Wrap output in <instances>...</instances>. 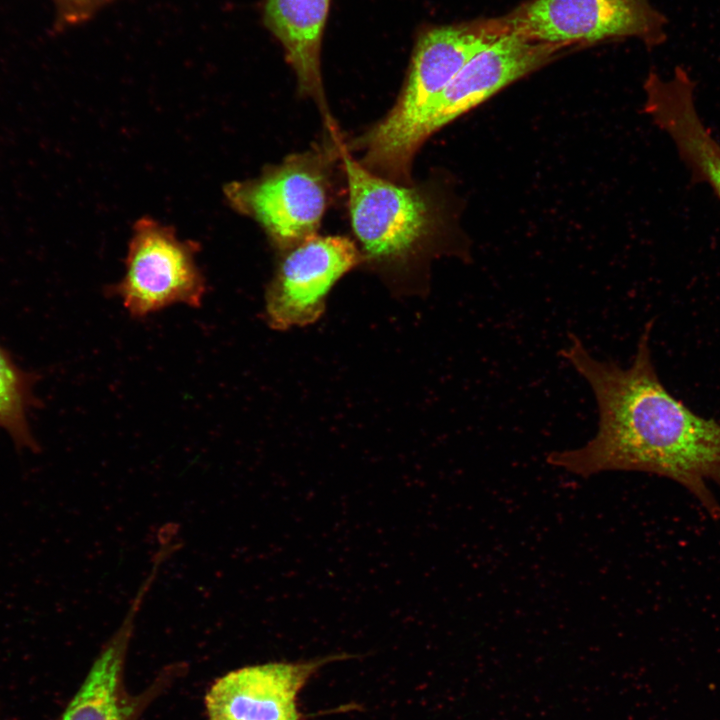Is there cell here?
Masks as SVG:
<instances>
[{"instance_id": "obj_1", "label": "cell", "mask_w": 720, "mask_h": 720, "mask_svg": "<svg viewBox=\"0 0 720 720\" xmlns=\"http://www.w3.org/2000/svg\"><path fill=\"white\" fill-rule=\"evenodd\" d=\"M653 322L645 324L627 367L596 358L569 334L560 354L594 395L597 431L585 445L553 451L547 461L583 477L613 470L667 477L717 520L720 504L707 481L720 486V422L698 415L663 385L651 353Z\"/></svg>"}, {"instance_id": "obj_9", "label": "cell", "mask_w": 720, "mask_h": 720, "mask_svg": "<svg viewBox=\"0 0 720 720\" xmlns=\"http://www.w3.org/2000/svg\"><path fill=\"white\" fill-rule=\"evenodd\" d=\"M336 654L299 662H270L228 672L209 688V720H302L297 697L325 664L346 659Z\"/></svg>"}, {"instance_id": "obj_4", "label": "cell", "mask_w": 720, "mask_h": 720, "mask_svg": "<svg viewBox=\"0 0 720 720\" xmlns=\"http://www.w3.org/2000/svg\"><path fill=\"white\" fill-rule=\"evenodd\" d=\"M483 21L497 38L513 35L576 50L629 38L655 48L667 40L668 23L650 0H526Z\"/></svg>"}, {"instance_id": "obj_3", "label": "cell", "mask_w": 720, "mask_h": 720, "mask_svg": "<svg viewBox=\"0 0 720 720\" xmlns=\"http://www.w3.org/2000/svg\"><path fill=\"white\" fill-rule=\"evenodd\" d=\"M498 38L482 18L419 33L400 95L384 118L355 139L360 163L371 172L409 184L416 152L424 143L422 130L438 96L479 50Z\"/></svg>"}, {"instance_id": "obj_8", "label": "cell", "mask_w": 720, "mask_h": 720, "mask_svg": "<svg viewBox=\"0 0 720 720\" xmlns=\"http://www.w3.org/2000/svg\"><path fill=\"white\" fill-rule=\"evenodd\" d=\"M573 51L576 49L513 35L492 41L464 64L438 96L423 126L424 142L501 89Z\"/></svg>"}, {"instance_id": "obj_7", "label": "cell", "mask_w": 720, "mask_h": 720, "mask_svg": "<svg viewBox=\"0 0 720 720\" xmlns=\"http://www.w3.org/2000/svg\"><path fill=\"white\" fill-rule=\"evenodd\" d=\"M360 264L359 247L339 235H315L282 252L265 291L266 322L278 331L314 324L334 286Z\"/></svg>"}, {"instance_id": "obj_12", "label": "cell", "mask_w": 720, "mask_h": 720, "mask_svg": "<svg viewBox=\"0 0 720 720\" xmlns=\"http://www.w3.org/2000/svg\"><path fill=\"white\" fill-rule=\"evenodd\" d=\"M330 0H263V23L283 47L298 91L318 105L334 129L321 75V44Z\"/></svg>"}, {"instance_id": "obj_14", "label": "cell", "mask_w": 720, "mask_h": 720, "mask_svg": "<svg viewBox=\"0 0 720 720\" xmlns=\"http://www.w3.org/2000/svg\"><path fill=\"white\" fill-rule=\"evenodd\" d=\"M116 0H52L55 8L53 31L61 32L90 21Z\"/></svg>"}, {"instance_id": "obj_11", "label": "cell", "mask_w": 720, "mask_h": 720, "mask_svg": "<svg viewBox=\"0 0 720 720\" xmlns=\"http://www.w3.org/2000/svg\"><path fill=\"white\" fill-rule=\"evenodd\" d=\"M146 594L139 590L121 625L104 644L85 680L58 720H136L151 693L130 695L124 666L135 620Z\"/></svg>"}, {"instance_id": "obj_13", "label": "cell", "mask_w": 720, "mask_h": 720, "mask_svg": "<svg viewBox=\"0 0 720 720\" xmlns=\"http://www.w3.org/2000/svg\"><path fill=\"white\" fill-rule=\"evenodd\" d=\"M35 377L16 364L0 345V428L18 447L35 449L28 414L34 404Z\"/></svg>"}, {"instance_id": "obj_6", "label": "cell", "mask_w": 720, "mask_h": 720, "mask_svg": "<svg viewBox=\"0 0 720 720\" xmlns=\"http://www.w3.org/2000/svg\"><path fill=\"white\" fill-rule=\"evenodd\" d=\"M197 250L168 226L140 219L129 242L125 275L112 287L113 294L135 318L173 304L199 307L206 285L196 264Z\"/></svg>"}, {"instance_id": "obj_5", "label": "cell", "mask_w": 720, "mask_h": 720, "mask_svg": "<svg viewBox=\"0 0 720 720\" xmlns=\"http://www.w3.org/2000/svg\"><path fill=\"white\" fill-rule=\"evenodd\" d=\"M329 160L321 151L294 154L225 194L284 252L317 235L329 201Z\"/></svg>"}, {"instance_id": "obj_10", "label": "cell", "mask_w": 720, "mask_h": 720, "mask_svg": "<svg viewBox=\"0 0 720 720\" xmlns=\"http://www.w3.org/2000/svg\"><path fill=\"white\" fill-rule=\"evenodd\" d=\"M644 109L673 140L694 182L708 184L720 201V143L695 105V82L682 66L663 79L651 71L644 82Z\"/></svg>"}, {"instance_id": "obj_2", "label": "cell", "mask_w": 720, "mask_h": 720, "mask_svg": "<svg viewBox=\"0 0 720 720\" xmlns=\"http://www.w3.org/2000/svg\"><path fill=\"white\" fill-rule=\"evenodd\" d=\"M337 148L363 264L379 272L395 292L422 290L418 270L432 255L445 226L439 201L423 188L371 172L344 145Z\"/></svg>"}]
</instances>
